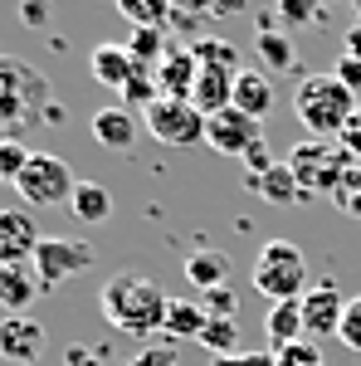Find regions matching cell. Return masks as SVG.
Instances as JSON below:
<instances>
[{"label":"cell","mask_w":361,"mask_h":366,"mask_svg":"<svg viewBox=\"0 0 361 366\" xmlns=\"http://www.w3.org/2000/svg\"><path fill=\"white\" fill-rule=\"evenodd\" d=\"M34 122H64V103L49 98V84L34 64L0 54V142H20Z\"/></svg>","instance_id":"obj_1"},{"label":"cell","mask_w":361,"mask_h":366,"mask_svg":"<svg viewBox=\"0 0 361 366\" xmlns=\"http://www.w3.org/2000/svg\"><path fill=\"white\" fill-rule=\"evenodd\" d=\"M167 303H171L167 293L147 274H132V269L112 274L103 283V293H98V308L108 317V327H117L122 337H137V342L157 337L167 327Z\"/></svg>","instance_id":"obj_2"},{"label":"cell","mask_w":361,"mask_h":366,"mask_svg":"<svg viewBox=\"0 0 361 366\" xmlns=\"http://www.w3.org/2000/svg\"><path fill=\"white\" fill-rule=\"evenodd\" d=\"M361 98L352 93V88L337 84V74H307L303 84H298V93H293V113H298V122H303L312 137L332 142L347 132V122L357 117Z\"/></svg>","instance_id":"obj_3"},{"label":"cell","mask_w":361,"mask_h":366,"mask_svg":"<svg viewBox=\"0 0 361 366\" xmlns=\"http://www.w3.org/2000/svg\"><path fill=\"white\" fill-rule=\"evenodd\" d=\"M307 259L293 239H269L259 259H254V288L269 298V303H293L303 298L307 288Z\"/></svg>","instance_id":"obj_4"},{"label":"cell","mask_w":361,"mask_h":366,"mask_svg":"<svg viewBox=\"0 0 361 366\" xmlns=\"http://www.w3.org/2000/svg\"><path fill=\"white\" fill-rule=\"evenodd\" d=\"M288 167H293V176H298V186H303L307 196H332L337 186H342V176L357 167V162H352V152H347L342 142L307 137V142L293 147Z\"/></svg>","instance_id":"obj_5"},{"label":"cell","mask_w":361,"mask_h":366,"mask_svg":"<svg viewBox=\"0 0 361 366\" xmlns=\"http://www.w3.org/2000/svg\"><path fill=\"white\" fill-rule=\"evenodd\" d=\"M15 191L25 205H69L74 191H79V176L74 167L54 157V152H34L29 157V167L20 171V181H15Z\"/></svg>","instance_id":"obj_6"},{"label":"cell","mask_w":361,"mask_h":366,"mask_svg":"<svg viewBox=\"0 0 361 366\" xmlns=\"http://www.w3.org/2000/svg\"><path fill=\"white\" fill-rule=\"evenodd\" d=\"M142 127L162 142V147H176V152L205 142V113H200L195 103H186V98H157V103L142 113Z\"/></svg>","instance_id":"obj_7"},{"label":"cell","mask_w":361,"mask_h":366,"mask_svg":"<svg viewBox=\"0 0 361 366\" xmlns=\"http://www.w3.org/2000/svg\"><path fill=\"white\" fill-rule=\"evenodd\" d=\"M34 274L44 288H59V283L79 279L84 269H93V244L88 239H39V249H34Z\"/></svg>","instance_id":"obj_8"},{"label":"cell","mask_w":361,"mask_h":366,"mask_svg":"<svg viewBox=\"0 0 361 366\" xmlns=\"http://www.w3.org/2000/svg\"><path fill=\"white\" fill-rule=\"evenodd\" d=\"M254 142H264V122H254L239 108H224V113L205 117V147H215L220 157H244Z\"/></svg>","instance_id":"obj_9"},{"label":"cell","mask_w":361,"mask_h":366,"mask_svg":"<svg viewBox=\"0 0 361 366\" xmlns=\"http://www.w3.org/2000/svg\"><path fill=\"white\" fill-rule=\"evenodd\" d=\"M44 347H49V332H44V322H34L29 312L0 322V357L10 366H34L44 357Z\"/></svg>","instance_id":"obj_10"},{"label":"cell","mask_w":361,"mask_h":366,"mask_svg":"<svg viewBox=\"0 0 361 366\" xmlns=\"http://www.w3.org/2000/svg\"><path fill=\"white\" fill-rule=\"evenodd\" d=\"M298 303H303V332H307V337H337V332H342L347 298H342L337 283H317V288H307Z\"/></svg>","instance_id":"obj_11"},{"label":"cell","mask_w":361,"mask_h":366,"mask_svg":"<svg viewBox=\"0 0 361 366\" xmlns=\"http://www.w3.org/2000/svg\"><path fill=\"white\" fill-rule=\"evenodd\" d=\"M39 229L25 210H0V264H29L39 249Z\"/></svg>","instance_id":"obj_12"},{"label":"cell","mask_w":361,"mask_h":366,"mask_svg":"<svg viewBox=\"0 0 361 366\" xmlns=\"http://www.w3.org/2000/svg\"><path fill=\"white\" fill-rule=\"evenodd\" d=\"M137 59H132V49L127 44H98L93 54H88V74L98 79L103 88H112V93H122V88L137 79Z\"/></svg>","instance_id":"obj_13"},{"label":"cell","mask_w":361,"mask_h":366,"mask_svg":"<svg viewBox=\"0 0 361 366\" xmlns=\"http://www.w3.org/2000/svg\"><path fill=\"white\" fill-rule=\"evenodd\" d=\"M195 79H200L195 49H181V44H171L167 59L157 64V88H162V98H186V103H191Z\"/></svg>","instance_id":"obj_14"},{"label":"cell","mask_w":361,"mask_h":366,"mask_svg":"<svg viewBox=\"0 0 361 366\" xmlns=\"http://www.w3.org/2000/svg\"><path fill=\"white\" fill-rule=\"evenodd\" d=\"M39 293L44 283L34 274V264H0V308H10V317H25Z\"/></svg>","instance_id":"obj_15"},{"label":"cell","mask_w":361,"mask_h":366,"mask_svg":"<svg viewBox=\"0 0 361 366\" xmlns=\"http://www.w3.org/2000/svg\"><path fill=\"white\" fill-rule=\"evenodd\" d=\"M88 132H93V142L103 152H132L137 147V117L127 108H98L93 122H88Z\"/></svg>","instance_id":"obj_16"},{"label":"cell","mask_w":361,"mask_h":366,"mask_svg":"<svg viewBox=\"0 0 361 366\" xmlns=\"http://www.w3.org/2000/svg\"><path fill=\"white\" fill-rule=\"evenodd\" d=\"M249 191L259 200H269V205H298V200H307V191L298 186V176H293L288 162H274L264 176H249Z\"/></svg>","instance_id":"obj_17"},{"label":"cell","mask_w":361,"mask_h":366,"mask_svg":"<svg viewBox=\"0 0 361 366\" xmlns=\"http://www.w3.org/2000/svg\"><path fill=\"white\" fill-rule=\"evenodd\" d=\"M234 108L249 113L254 122H264V117L274 113V79H269L264 69H244V74L234 79Z\"/></svg>","instance_id":"obj_18"},{"label":"cell","mask_w":361,"mask_h":366,"mask_svg":"<svg viewBox=\"0 0 361 366\" xmlns=\"http://www.w3.org/2000/svg\"><path fill=\"white\" fill-rule=\"evenodd\" d=\"M69 210H74L79 225H108L112 191H108V186H98V181H79V191H74V200H69Z\"/></svg>","instance_id":"obj_19"},{"label":"cell","mask_w":361,"mask_h":366,"mask_svg":"<svg viewBox=\"0 0 361 366\" xmlns=\"http://www.w3.org/2000/svg\"><path fill=\"white\" fill-rule=\"evenodd\" d=\"M186 279H191L200 293L224 288V279H229V254L224 249H195L191 259H186Z\"/></svg>","instance_id":"obj_20"},{"label":"cell","mask_w":361,"mask_h":366,"mask_svg":"<svg viewBox=\"0 0 361 366\" xmlns=\"http://www.w3.org/2000/svg\"><path fill=\"white\" fill-rule=\"evenodd\" d=\"M205 322H210V312H205V303H195V298H171L167 303V337H195L200 342V332H205Z\"/></svg>","instance_id":"obj_21"},{"label":"cell","mask_w":361,"mask_h":366,"mask_svg":"<svg viewBox=\"0 0 361 366\" xmlns=\"http://www.w3.org/2000/svg\"><path fill=\"white\" fill-rule=\"evenodd\" d=\"M176 5L181 10H191V0H117V10L132 20V25H157V29H167L171 20H176ZM195 15V10H191Z\"/></svg>","instance_id":"obj_22"},{"label":"cell","mask_w":361,"mask_h":366,"mask_svg":"<svg viewBox=\"0 0 361 366\" xmlns=\"http://www.w3.org/2000/svg\"><path fill=\"white\" fill-rule=\"evenodd\" d=\"M264 332L274 342V352L288 347V342H298V337H307L303 332V303H298V298H293V303H274L269 317H264Z\"/></svg>","instance_id":"obj_23"},{"label":"cell","mask_w":361,"mask_h":366,"mask_svg":"<svg viewBox=\"0 0 361 366\" xmlns=\"http://www.w3.org/2000/svg\"><path fill=\"white\" fill-rule=\"evenodd\" d=\"M254 49L264 59V69H298V49H293V39H288V29H259V39H254Z\"/></svg>","instance_id":"obj_24"},{"label":"cell","mask_w":361,"mask_h":366,"mask_svg":"<svg viewBox=\"0 0 361 366\" xmlns=\"http://www.w3.org/2000/svg\"><path fill=\"white\" fill-rule=\"evenodd\" d=\"M127 49H132V59H137L142 69H157L162 59H167V29H157V25H142L132 29V39H127Z\"/></svg>","instance_id":"obj_25"},{"label":"cell","mask_w":361,"mask_h":366,"mask_svg":"<svg viewBox=\"0 0 361 366\" xmlns=\"http://www.w3.org/2000/svg\"><path fill=\"white\" fill-rule=\"evenodd\" d=\"M200 347H205L210 357H234V352H239V322H234V317H210L205 332H200Z\"/></svg>","instance_id":"obj_26"},{"label":"cell","mask_w":361,"mask_h":366,"mask_svg":"<svg viewBox=\"0 0 361 366\" xmlns=\"http://www.w3.org/2000/svg\"><path fill=\"white\" fill-rule=\"evenodd\" d=\"M157 98H162V88H157V69H137V79L122 88V108H137V103H142V113H147Z\"/></svg>","instance_id":"obj_27"},{"label":"cell","mask_w":361,"mask_h":366,"mask_svg":"<svg viewBox=\"0 0 361 366\" xmlns=\"http://www.w3.org/2000/svg\"><path fill=\"white\" fill-rule=\"evenodd\" d=\"M332 205L347 215V220H361V167H352L342 176V186L332 191Z\"/></svg>","instance_id":"obj_28"},{"label":"cell","mask_w":361,"mask_h":366,"mask_svg":"<svg viewBox=\"0 0 361 366\" xmlns=\"http://www.w3.org/2000/svg\"><path fill=\"white\" fill-rule=\"evenodd\" d=\"M317 20H322V5L317 0H278V25L303 29V25H317Z\"/></svg>","instance_id":"obj_29"},{"label":"cell","mask_w":361,"mask_h":366,"mask_svg":"<svg viewBox=\"0 0 361 366\" xmlns=\"http://www.w3.org/2000/svg\"><path fill=\"white\" fill-rule=\"evenodd\" d=\"M274 357H278V366H322V352H317V342H307V337L288 342V347H278Z\"/></svg>","instance_id":"obj_30"},{"label":"cell","mask_w":361,"mask_h":366,"mask_svg":"<svg viewBox=\"0 0 361 366\" xmlns=\"http://www.w3.org/2000/svg\"><path fill=\"white\" fill-rule=\"evenodd\" d=\"M29 147H20V142H0V171H5V186H15L20 181V171L29 167Z\"/></svg>","instance_id":"obj_31"},{"label":"cell","mask_w":361,"mask_h":366,"mask_svg":"<svg viewBox=\"0 0 361 366\" xmlns=\"http://www.w3.org/2000/svg\"><path fill=\"white\" fill-rule=\"evenodd\" d=\"M342 347H352V352H361V298H347V312H342Z\"/></svg>","instance_id":"obj_32"},{"label":"cell","mask_w":361,"mask_h":366,"mask_svg":"<svg viewBox=\"0 0 361 366\" xmlns=\"http://www.w3.org/2000/svg\"><path fill=\"white\" fill-rule=\"evenodd\" d=\"M234 308H239V303H234V288H229V283L205 293V312H210V317H234Z\"/></svg>","instance_id":"obj_33"},{"label":"cell","mask_w":361,"mask_h":366,"mask_svg":"<svg viewBox=\"0 0 361 366\" xmlns=\"http://www.w3.org/2000/svg\"><path fill=\"white\" fill-rule=\"evenodd\" d=\"M195 15H205V20H220V15H239L244 10V0H191Z\"/></svg>","instance_id":"obj_34"},{"label":"cell","mask_w":361,"mask_h":366,"mask_svg":"<svg viewBox=\"0 0 361 366\" xmlns=\"http://www.w3.org/2000/svg\"><path fill=\"white\" fill-rule=\"evenodd\" d=\"M210 366H278L274 352H234V357H210Z\"/></svg>","instance_id":"obj_35"},{"label":"cell","mask_w":361,"mask_h":366,"mask_svg":"<svg viewBox=\"0 0 361 366\" xmlns=\"http://www.w3.org/2000/svg\"><path fill=\"white\" fill-rule=\"evenodd\" d=\"M332 74H337V84H342V88H352V93L361 98V59L342 54V59H337V69H332Z\"/></svg>","instance_id":"obj_36"},{"label":"cell","mask_w":361,"mask_h":366,"mask_svg":"<svg viewBox=\"0 0 361 366\" xmlns=\"http://www.w3.org/2000/svg\"><path fill=\"white\" fill-rule=\"evenodd\" d=\"M20 20L29 29H44L49 25V0H20Z\"/></svg>","instance_id":"obj_37"},{"label":"cell","mask_w":361,"mask_h":366,"mask_svg":"<svg viewBox=\"0 0 361 366\" xmlns=\"http://www.w3.org/2000/svg\"><path fill=\"white\" fill-rule=\"evenodd\" d=\"M239 162L249 167V176H264V171L274 167V157H269V142H254V147L244 152V157H239Z\"/></svg>","instance_id":"obj_38"},{"label":"cell","mask_w":361,"mask_h":366,"mask_svg":"<svg viewBox=\"0 0 361 366\" xmlns=\"http://www.w3.org/2000/svg\"><path fill=\"white\" fill-rule=\"evenodd\" d=\"M342 147H347V152H352V162H357L361 167V108H357V117H352V122H347V132H342Z\"/></svg>","instance_id":"obj_39"},{"label":"cell","mask_w":361,"mask_h":366,"mask_svg":"<svg viewBox=\"0 0 361 366\" xmlns=\"http://www.w3.org/2000/svg\"><path fill=\"white\" fill-rule=\"evenodd\" d=\"M132 366H176V352H171V347H147Z\"/></svg>","instance_id":"obj_40"},{"label":"cell","mask_w":361,"mask_h":366,"mask_svg":"<svg viewBox=\"0 0 361 366\" xmlns=\"http://www.w3.org/2000/svg\"><path fill=\"white\" fill-rule=\"evenodd\" d=\"M347 54L361 59V25H357V29H347Z\"/></svg>","instance_id":"obj_41"},{"label":"cell","mask_w":361,"mask_h":366,"mask_svg":"<svg viewBox=\"0 0 361 366\" xmlns=\"http://www.w3.org/2000/svg\"><path fill=\"white\" fill-rule=\"evenodd\" d=\"M317 5H322V10H327V5H337V0H317Z\"/></svg>","instance_id":"obj_42"},{"label":"cell","mask_w":361,"mask_h":366,"mask_svg":"<svg viewBox=\"0 0 361 366\" xmlns=\"http://www.w3.org/2000/svg\"><path fill=\"white\" fill-rule=\"evenodd\" d=\"M357 25H361V0H357Z\"/></svg>","instance_id":"obj_43"},{"label":"cell","mask_w":361,"mask_h":366,"mask_svg":"<svg viewBox=\"0 0 361 366\" xmlns=\"http://www.w3.org/2000/svg\"><path fill=\"white\" fill-rule=\"evenodd\" d=\"M0 186H5V171H0Z\"/></svg>","instance_id":"obj_44"}]
</instances>
